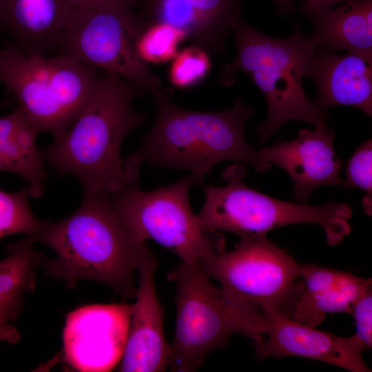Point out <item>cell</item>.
<instances>
[{
  "mask_svg": "<svg viewBox=\"0 0 372 372\" xmlns=\"http://www.w3.org/2000/svg\"><path fill=\"white\" fill-rule=\"evenodd\" d=\"M147 92L103 72L76 118L59 139L43 150L44 161L60 175L76 176L83 198L109 200L137 185L125 168L121 148L125 136L147 121L133 105Z\"/></svg>",
  "mask_w": 372,
  "mask_h": 372,
  "instance_id": "cell-1",
  "label": "cell"
},
{
  "mask_svg": "<svg viewBox=\"0 0 372 372\" xmlns=\"http://www.w3.org/2000/svg\"><path fill=\"white\" fill-rule=\"evenodd\" d=\"M171 92L153 96L155 120L138 149L124 158L126 169L139 178L144 163L152 167L187 170L202 182L212 167L233 161L265 172L271 164L260 159L247 141L245 129L254 108L236 98L229 108L202 112L184 109L171 101Z\"/></svg>",
  "mask_w": 372,
  "mask_h": 372,
  "instance_id": "cell-2",
  "label": "cell"
},
{
  "mask_svg": "<svg viewBox=\"0 0 372 372\" xmlns=\"http://www.w3.org/2000/svg\"><path fill=\"white\" fill-rule=\"evenodd\" d=\"M56 255L45 260V275L62 279L69 288L87 280L112 288L123 298L136 297L134 272L147 247L112 209L108 200L83 198L81 205L59 222L45 220L28 236Z\"/></svg>",
  "mask_w": 372,
  "mask_h": 372,
  "instance_id": "cell-3",
  "label": "cell"
},
{
  "mask_svg": "<svg viewBox=\"0 0 372 372\" xmlns=\"http://www.w3.org/2000/svg\"><path fill=\"white\" fill-rule=\"evenodd\" d=\"M236 56L220 70L217 81L225 87L235 83L234 74L244 72L263 94L268 107L265 121L256 132L262 145L287 121L299 120L329 130V116L305 94L302 79L316 47L298 28L289 37L264 34L242 18L232 25Z\"/></svg>",
  "mask_w": 372,
  "mask_h": 372,
  "instance_id": "cell-4",
  "label": "cell"
},
{
  "mask_svg": "<svg viewBox=\"0 0 372 372\" xmlns=\"http://www.w3.org/2000/svg\"><path fill=\"white\" fill-rule=\"evenodd\" d=\"M169 277L176 282V324L167 367L192 372L212 351L241 334L255 344L265 339L267 322L256 303L215 285L200 265L181 262Z\"/></svg>",
  "mask_w": 372,
  "mask_h": 372,
  "instance_id": "cell-5",
  "label": "cell"
},
{
  "mask_svg": "<svg viewBox=\"0 0 372 372\" xmlns=\"http://www.w3.org/2000/svg\"><path fill=\"white\" fill-rule=\"evenodd\" d=\"M99 70L64 55L27 54L12 43L0 48V82L39 133L59 139L89 100Z\"/></svg>",
  "mask_w": 372,
  "mask_h": 372,
  "instance_id": "cell-6",
  "label": "cell"
},
{
  "mask_svg": "<svg viewBox=\"0 0 372 372\" xmlns=\"http://www.w3.org/2000/svg\"><path fill=\"white\" fill-rule=\"evenodd\" d=\"M247 169L236 163L226 168L223 187H204L205 201L196 215L207 234L225 231L240 237L267 234L289 225L312 223L322 227L329 245L340 243L351 231L352 210L347 203L329 202L321 206L274 198L244 183Z\"/></svg>",
  "mask_w": 372,
  "mask_h": 372,
  "instance_id": "cell-7",
  "label": "cell"
},
{
  "mask_svg": "<svg viewBox=\"0 0 372 372\" xmlns=\"http://www.w3.org/2000/svg\"><path fill=\"white\" fill-rule=\"evenodd\" d=\"M201 181L194 175L152 191L130 186L109 203L124 224L141 239L152 240L173 251L181 262L200 264L224 249V240L199 227L189 192Z\"/></svg>",
  "mask_w": 372,
  "mask_h": 372,
  "instance_id": "cell-8",
  "label": "cell"
},
{
  "mask_svg": "<svg viewBox=\"0 0 372 372\" xmlns=\"http://www.w3.org/2000/svg\"><path fill=\"white\" fill-rule=\"evenodd\" d=\"M133 6L77 7L60 55L145 88L153 96L163 92L159 76L139 56L136 42L148 24Z\"/></svg>",
  "mask_w": 372,
  "mask_h": 372,
  "instance_id": "cell-9",
  "label": "cell"
},
{
  "mask_svg": "<svg viewBox=\"0 0 372 372\" xmlns=\"http://www.w3.org/2000/svg\"><path fill=\"white\" fill-rule=\"evenodd\" d=\"M200 267L227 291L289 316L303 288L300 265L267 234L241 237L233 250L213 254Z\"/></svg>",
  "mask_w": 372,
  "mask_h": 372,
  "instance_id": "cell-10",
  "label": "cell"
},
{
  "mask_svg": "<svg viewBox=\"0 0 372 372\" xmlns=\"http://www.w3.org/2000/svg\"><path fill=\"white\" fill-rule=\"evenodd\" d=\"M133 304H94L70 312L63 331L64 360L84 372L113 369L125 349Z\"/></svg>",
  "mask_w": 372,
  "mask_h": 372,
  "instance_id": "cell-11",
  "label": "cell"
},
{
  "mask_svg": "<svg viewBox=\"0 0 372 372\" xmlns=\"http://www.w3.org/2000/svg\"><path fill=\"white\" fill-rule=\"evenodd\" d=\"M263 311L267 329L263 341L255 344L258 360L298 356L351 372L371 371L362 358L363 345L355 335L339 336L299 322L276 309Z\"/></svg>",
  "mask_w": 372,
  "mask_h": 372,
  "instance_id": "cell-12",
  "label": "cell"
},
{
  "mask_svg": "<svg viewBox=\"0 0 372 372\" xmlns=\"http://www.w3.org/2000/svg\"><path fill=\"white\" fill-rule=\"evenodd\" d=\"M157 261L147 247L136 266V302L130 317L127 341L118 371L160 372L167 368L170 344L163 325V309L156 296L154 273Z\"/></svg>",
  "mask_w": 372,
  "mask_h": 372,
  "instance_id": "cell-13",
  "label": "cell"
},
{
  "mask_svg": "<svg viewBox=\"0 0 372 372\" xmlns=\"http://www.w3.org/2000/svg\"><path fill=\"white\" fill-rule=\"evenodd\" d=\"M334 130L302 128L298 137L258 151L260 159L284 169L293 181L292 199L306 203L322 186H340L342 167L333 147Z\"/></svg>",
  "mask_w": 372,
  "mask_h": 372,
  "instance_id": "cell-14",
  "label": "cell"
},
{
  "mask_svg": "<svg viewBox=\"0 0 372 372\" xmlns=\"http://www.w3.org/2000/svg\"><path fill=\"white\" fill-rule=\"evenodd\" d=\"M76 8L68 0H1L0 30L23 53L60 55Z\"/></svg>",
  "mask_w": 372,
  "mask_h": 372,
  "instance_id": "cell-15",
  "label": "cell"
},
{
  "mask_svg": "<svg viewBox=\"0 0 372 372\" xmlns=\"http://www.w3.org/2000/svg\"><path fill=\"white\" fill-rule=\"evenodd\" d=\"M304 77L314 84L317 96L313 102L320 110L350 106L372 116V59L317 48Z\"/></svg>",
  "mask_w": 372,
  "mask_h": 372,
  "instance_id": "cell-16",
  "label": "cell"
},
{
  "mask_svg": "<svg viewBox=\"0 0 372 372\" xmlns=\"http://www.w3.org/2000/svg\"><path fill=\"white\" fill-rule=\"evenodd\" d=\"M240 0H148L147 19L169 23L209 52L224 49L223 42L241 17Z\"/></svg>",
  "mask_w": 372,
  "mask_h": 372,
  "instance_id": "cell-17",
  "label": "cell"
},
{
  "mask_svg": "<svg viewBox=\"0 0 372 372\" xmlns=\"http://www.w3.org/2000/svg\"><path fill=\"white\" fill-rule=\"evenodd\" d=\"M313 45L372 59V0H350L322 12H307Z\"/></svg>",
  "mask_w": 372,
  "mask_h": 372,
  "instance_id": "cell-18",
  "label": "cell"
},
{
  "mask_svg": "<svg viewBox=\"0 0 372 372\" xmlns=\"http://www.w3.org/2000/svg\"><path fill=\"white\" fill-rule=\"evenodd\" d=\"M33 241L25 236L8 247V255L0 261V308L21 313L23 297L36 287L37 269L46 260L37 251Z\"/></svg>",
  "mask_w": 372,
  "mask_h": 372,
  "instance_id": "cell-19",
  "label": "cell"
},
{
  "mask_svg": "<svg viewBox=\"0 0 372 372\" xmlns=\"http://www.w3.org/2000/svg\"><path fill=\"white\" fill-rule=\"evenodd\" d=\"M371 287V278L344 271L335 285L320 292L307 304L294 308L290 317L302 324L316 327L324 320L327 313H352L358 298Z\"/></svg>",
  "mask_w": 372,
  "mask_h": 372,
  "instance_id": "cell-20",
  "label": "cell"
},
{
  "mask_svg": "<svg viewBox=\"0 0 372 372\" xmlns=\"http://www.w3.org/2000/svg\"><path fill=\"white\" fill-rule=\"evenodd\" d=\"M185 39V34L178 28L165 22L149 20L137 38L136 48L147 64H161L171 61Z\"/></svg>",
  "mask_w": 372,
  "mask_h": 372,
  "instance_id": "cell-21",
  "label": "cell"
},
{
  "mask_svg": "<svg viewBox=\"0 0 372 372\" xmlns=\"http://www.w3.org/2000/svg\"><path fill=\"white\" fill-rule=\"evenodd\" d=\"M27 187L16 192L0 189V238L14 234L33 236L42 222L36 218L28 200Z\"/></svg>",
  "mask_w": 372,
  "mask_h": 372,
  "instance_id": "cell-22",
  "label": "cell"
},
{
  "mask_svg": "<svg viewBox=\"0 0 372 372\" xmlns=\"http://www.w3.org/2000/svg\"><path fill=\"white\" fill-rule=\"evenodd\" d=\"M211 68L209 53L194 44L178 51L171 61L169 81L176 88H189L205 79Z\"/></svg>",
  "mask_w": 372,
  "mask_h": 372,
  "instance_id": "cell-23",
  "label": "cell"
},
{
  "mask_svg": "<svg viewBox=\"0 0 372 372\" xmlns=\"http://www.w3.org/2000/svg\"><path fill=\"white\" fill-rule=\"evenodd\" d=\"M344 189L359 188L366 192L363 198L364 211L371 215L372 200V141L362 143L349 159L346 178L342 180Z\"/></svg>",
  "mask_w": 372,
  "mask_h": 372,
  "instance_id": "cell-24",
  "label": "cell"
},
{
  "mask_svg": "<svg viewBox=\"0 0 372 372\" xmlns=\"http://www.w3.org/2000/svg\"><path fill=\"white\" fill-rule=\"evenodd\" d=\"M352 313L355 321L354 334L361 342L364 350L372 347V290L366 289L355 302Z\"/></svg>",
  "mask_w": 372,
  "mask_h": 372,
  "instance_id": "cell-25",
  "label": "cell"
},
{
  "mask_svg": "<svg viewBox=\"0 0 372 372\" xmlns=\"http://www.w3.org/2000/svg\"><path fill=\"white\" fill-rule=\"evenodd\" d=\"M20 313L8 307L0 308V342L14 344L20 339L17 329L9 323L14 320Z\"/></svg>",
  "mask_w": 372,
  "mask_h": 372,
  "instance_id": "cell-26",
  "label": "cell"
},
{
  "mask_svg": "<svg viewBox=\"0 0 372 372\" xmlns=\"http://www.w3.org/2000/svg\"><path fill=\"white\" fill-rule=\"evenodd\" d=\"M304 4L301 9L304 14L307 12H325L335 6L343 3L350 0H302Z\"/></svg>",
  "mask_w": 372,
  "mask_h": 372,
  "instance_id": "cell-27",
  "label": "cell"
},
{
  "mask_svg": "<svg viewBox=\"0 0 372 372\" xmlns=\"http://www.w3.org/2000/svg\"><path fill=\"white\" fill-rule=\"evenodd\" d=\"M72 5L76 7L88 8H103L118 5H129L123 0H68ZM131 6V5H130Z\"/></svg>",
  "mask_w": 372,
  "mask_h": 372,
  "instance_id": "cell-28",
  "label": "cell"
},
{
  "mask_svg": "<svg viewBox=\"0 0 372 372\" xmlns=\"http://www.w3.org/2000/svg\"><path fill=\"white\" fill-rule=\"evenodd\" d=\"M277 14L282 17L287 14H293L296 11L295 0H273Z\"/></svg>",
  "mask_w": 372,
  "mask_h": 372,
  "instance_id": "cell-29",
  "label": "cell"
},
{
  "mask_svg": "<svg viewBox=\"0 0 372 372\" xmlns=\"http://www.w3.org/2000/svg\"><path fill=\"white\" fill-rule=\"evenodd\" d=\"M125 3L134 6L135 0H123Z\"/></svg>",
  "mask_w": 372,
  "mask_h": 372,
  "instance_id": "cell-30",
  "label": "cell"
},
{
  "mask_svg": "<svg viewBox=\"0 0 372 372\" xmlns=\"http://www.w3.org/2000/svg\"><path fill=\"white\" fill-rule=\"evenodd\" d=\"M148 1V0H146V1Z\"/></svg>",
  "mask_w": 372,
  "mask_h": 372,
  "instance_id": "cell-31",
  "label": "cell"
},
{
  "mask_svg": "<svg viewBox=\"0 0 372 372\" xmlns=\"http://www.w3.org/2000/svg\"><path fill=\"white\" fill-rule=\"evenodd\" d=\"M0 1H1V0H0Z\"/></svg>",
  "mask_w": 372,
  "mask_h": 372,
  "instance_id": "cell-32",
  "label": "cell"
}]
</instances>
